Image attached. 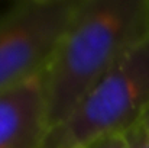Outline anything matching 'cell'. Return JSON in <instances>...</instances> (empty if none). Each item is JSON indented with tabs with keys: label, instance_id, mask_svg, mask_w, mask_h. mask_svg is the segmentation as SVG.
Listing matches in <instances>:
<instances>
[{
	"label": "cell",
	"instance_id": "1",
	"mask_svg": "<svg viewBox=\"0 0 149 148\" xmlns=\"http://www.w3.org/2000/svg\"><path fill=\"white\" fill-rule=\"evenodd\" d=\"M149 36V0H77L42 73L48 126L62 123L100 80Z\"/></svg>",
	"mask_w": 149,
	"mask_h": 148
},
{
	"label": "cell",
	"instance_id": "2",
	"mask_svg": "<svg viewBox=\"0 0 149 148\" xmlns=\"http://www.w3.org/2000/svg\"><path fill=\"white\" fill-rule=\"evenodd\" d=\"M149 115V36L130 49L72 113L47 134L44 148H84L129 132Z\"/></svg>",
	"mask_w": 149,
	"mask_h": 148
},
{
	"label": "cell",
	"instance_id": "3",
	"mask_svg": "<svg viewBox=\"0 0 149 148\" xmlns=\"http://www.w3.org/2000/svg\"><path fill=\"white\" fill-rule=\"evenodd\" d=\"M77 0H22L0 10V92L42 74Z\"/></svg>",
	"mask_w": 149,
	"mask_h": 148
},
{
	"label": "cell",
	"instance_id": "4",
	"mask_svg": "<svg viewBox=\"0 0 149 148\" xmlns=\"http://www.w3.org/2000/svg\"><path fill=\"white\" fill-rule=\"evenodd\" d=\"M48 131L42 74L0 92V148H44Z\"/></svg>",
	"mask_w": 149,
	"mask_h": 148
},
{
	"label": "cell",
	"instance_id": "5",
	"mask_svg": "<svg viewBox=\"0 0 149 148\" xmlns=\"http://www.w3.org/2000/svg\"><path fill=\"white\" fill-rule=\"evenodd\" d=\"M129 132L110 134V135L100 137L96 141H93L88 145H86L84 148H129V145H130Z\"/></svg>",
	"mask_w": 149,
	"mask_h": 148
},
{
	"label": "cell",
	"instance_id": "6",
	"mask_svg": "<svg viewBox=\"0 0 149 148\" xmlns=\"http://www.w3.org/2000/svg\"><path fill=\"white\" fill-rule=\"evenodd\" d=\"M145 119L129 132V135H130V145H129V148L143 147V142H145V138H146V121Z\"/></svg>",
	"mask_w": 149,
	"mask_h": 148
},
{
	"label": "cell",
	"instance_id": "7",
	"mask_svg": "<svg viewBox=\"0 0 149 148\" xmlns=\"http://www.w3.org/2000/svg\"><path fill=\"white\" fill-rule=\"evenodd\" d=\"M146 138H145V142H143V147L142 148H149V115L146 116Z\"/></svg>",
	"mask_w": 149,
	"mask_h": 148
}]
</instances>
